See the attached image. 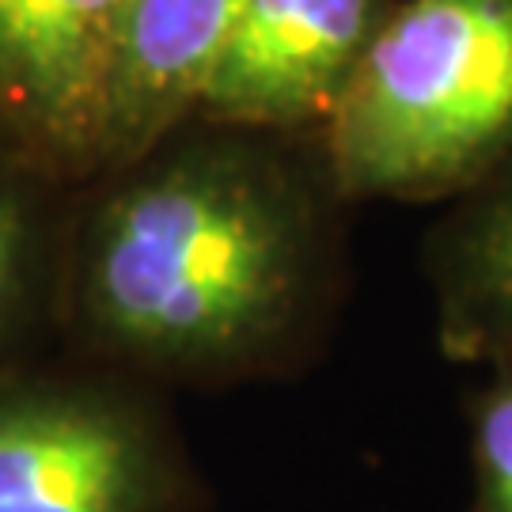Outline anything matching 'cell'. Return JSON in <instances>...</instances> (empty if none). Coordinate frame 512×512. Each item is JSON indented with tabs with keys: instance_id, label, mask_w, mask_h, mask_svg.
I'll use <instances>...</instances> for the list:
<instances>
[{
	"instance_id": "cell-1",
	"label": "cell",
	"mask_w": 512,
	"mask_h": 512,
	"mask_svg": "<svg viewBox=\"0 0 512 512\" xmlns=\"http://www.w3.org/2000/svg\"><path fill=\"white\" fill-rule=\"evenodd\" d=\"M346 213L319 137L190 114L84 183L57 304L92 357L148 387L285 376L338 311Z\"/></svg>"
},
{
	"instance_id": "cell-2",
	"label": "cell",
	"mask_w": 512,
	"mask_h": 512,
	"mask_svg": "<svg viewBox=\"0 0 512 512\" xmlns=\"http://www.w3.org/2000/svg\"><path fill=\"white\" fill-rule=\"evenodd\" d=\"M319 152L357 202H456L512 156V0H399Z\"/></svg>"
},
{
	"instance_id": "cell-3",
	"label": "cell",
	"mask_w": 512,
	"mask_h": 512,
	"mask_svg": "<svg viewBox=\"0 0 512 512\" xmlns=\"http://www.w3.org/2000/svg\"><path fill=\"white\" fill-rule=\"evenodd\" d=\"M167 406L122 372H0V512H198Z\"/></svg>"
},
{
	"instance_id": "cell-4",
	"label": "cell",
	"mask_w": 512,
	"mask_h": 512,
	"mask_svg": "<svg viewBox=\"0 0 512 512\" xmlns=\"http://www.w3.org/2000/svg\"><path fill=\"white\" fill-rule=\"evenodd\" d=\"M126 0H0V152L57 186L103 167Z\"/></svg>"
},
{
	"instance_id": "cell-5",
	"label": "cell",
	"mask_w": 512,
	"mask_h": 512,
	"mask_svg": "<svg viewBox=\"0 0 512 512\" xmlns=\"http://www.w3.org/2000/svg\"><path fill=\"white\" fill-rule=\"evenodd\" d=\"M399 0H243L198 118L319 137Z\"/></svg>"
},
{
	"instance_id": "cell-6",
	"label": "cell",
	"mask_w": 512,
	"mask_h": 512,
	"mask_svg": "<svg viewBox=\"0 0 512 512\" xmlns=\"http://www.w3.org/2000/svg\"><path fill=\"white\" fill-rule=\"evenodd\" d=\"M243 0H126L103 167L129 164L198 110Z\"/></svg>"
},
{
	"instance_id": "cell-7",
	"label": "cell",
	"mask_w": 512,
	"mask_h": 512,
	"mask_svg": "<svg viewBox=\"0 0 512 512\" xmlns=\"http://www.w3.org/2000/svg\"><path fill=\"white\" fill-rule=\"evenodd\" d=\"M437 349L456 365L512 357V156L448 202L425 239Z\"/></svg>"
},
{
	"instance_id": "cell-8",
	"label": "cell",
	"mask_w": 512,
	"mask_h": 512,
	"mask_svg": "<svg viewBox=\"0 0 512 512\" xmlns=\"http://www.w3.org/2000/svg\"><path fill=\"white\" fill-rule=\"evenodd\" d=\"M57 186L35 167L0 152V349L27 327L42 289L61 300L65 228L57 217Z\"/></svg>"
},
{
	"instance_id": "cell-9",
	"label": "cell",
	"mask_w": 512,
	"mask_h": 512,
	"mask_svg": "<svg viewBox=\"0 0 512 512\" xmlns=\"http://www.w3.org/2000/svg\"><path fill=\"white\" fill-rule=\"evenodd\" d=\"M471 421V512H512V357L486 368L467 403Z\"/></svg>"
}]
</instances>
